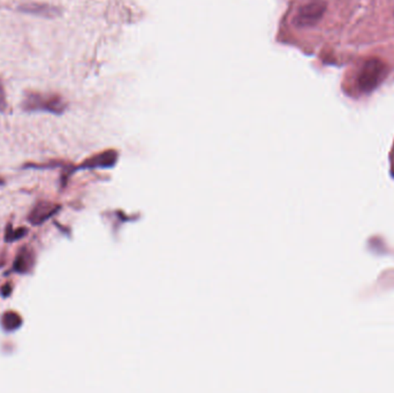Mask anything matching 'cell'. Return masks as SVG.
<instances>
[{
	"label": "cell",
	"instance_id": "3",
	"mask_svg": "<svg viewBox=\"0 0 394 393\" xmlns=\"http://www.w3.org/2000/svg\"><path fill=\"white\" fill-rule=\"evenodd\" d=\"M327 5L322 0H311L303 5L295 17V25L298 27H311L323 18Z\"/></svg>",
	"mask_w": 394,
	"mask_h": 393
},
{
	"label": "cell",
	"instance_id": "10",
	"mask_svg": "<svg viewBox=\"0 0 394 393\" xmlns=\"http://www.w3.org/2000/svg\"><path fill=\"white\" fill-rule=\"evenodd\" d=\"M6 110H8V96H6L4 83L0 78V112H5Z\"/></svg>",
	"mask_w": 394,
	"mask_h": 393
},
{
	"label": "cell",
	"instance_id": "7",
	"mask_svg": "<svg viewBox=\"0 0 394 393\" xmlns=\"http://www.w3.org/2000/svg\"><path fill=\"white\" fill-rule=\"evenodd\" d=\"M116 153L109 151V153H100L98 156L93 157L90 160H85L82 164L81 169H96V167H109L113 165L116 162Z\"/></svg>",
	"mask_w": 394,
	"mask_h": 393
},
{
	"label": "cell",
	"instance_id": "2",
	"mask_svg": "<svg viewBox=\"0 0 394 393\" xmlns=\"http://www.w3.org/2000/svg\"><path fill=\"white\" fill-rule=\"evenodd\" d=\"M387 76V66L380 59H369L363 65L358 78V85L363 92L375 90Z\"/></svg>",
	"mask_w": 394,
	"mask_h": 393
},
{
	"label": "cell",
	"instance_id": "6",
	"mask_svg": "<svg viewBox=\"0 0 394 393\" xmlns=\"http://www.w3.org/2000/svg\"><path fill=\"white\" fill-rule=\"evenodd\" d=\"M20 12H25L28 14L39 15V17H45V18H54L59 14L57 8L47 4H25L19 8Z\"/></svg>",
	"mask_w": 394,
	"mask_h": 393
},
{
	"label": "cell",
	"instance_id": "4",
	"mask_svg": "<svg viewBox=\"0 0 394 393\" xmlns=\"http://www.w3.org/2000/svg\"><path fill=\"white\" fill-rule=\"evenodd\" d=\"M61 209V206L56 203L49 202V201H41L37 203L32 211L29 213V223L32 225H41L50 220L54 213H57Z\"/></svg>",
	"mask_w": 394,
	"mask_h": 393
},
{
	"label": "cell",
	"instance_id": "5",
	"mask_svg": "<svg viewBox=\"0 0 394 393\" xmlns=\"http://www.w3.org/2000/svg\"><path fill=\"white\" fill-rule=\"evenodd\" d=\"M35 263V254L28 247L20 249L13 263V270L18 273H27L32 269Z\"/></svg>",
	"mask_w": 394,
	"mask_h": 393
},
{
	"label": "cell",
	"instance_id": "12",
	"mask_svg": "<svg viewBox=\"0 0 394 393\" xmlns=\"http://www.w3.org/2000/svg\"><path fill=\"white\" fill-rule=\"evenodd\" d=\"M3 184H4V179L0 177V186H3Z\"/></svg>",
	"mask_w": 394,
	"mask_h": 393
},
{
	"label": "cell",
	"instance_id": "11",
	"mask_svg": "<svg viewBox=\"0 0 394 393\" xmlns=\"http://www.w3.org/2000/svg\"><path fill=\"white\" fill-rule=\"evenodd\" d=\"M12 292V286L10 284H6L3 288H1V293L4 297H8V295H11Z\"/></svg>",
	"mask_w": 394,
	"mask_h": 393
},
{
	"label": "cell",
	"instance_id": "1",
	"mask_svg": "<svg viewBox=\"0 0 394 393\" xmlns=\"http://www.w3.org/2000/svg\"><path fill=\"white\" fill-rule=\"evenodd\" d=\"M23 110L28 112H49V114H61L67 107L64 98L57 94L50 92H29L22 102Z\"/></svg>",
	"mask_w": 394,
	"mask_h": 393
},
{
	"label": "cell",
	"instance_id": "8",
	"mask_svg": "<svg viewBox=\"0 0 394 393\" xmlns=\"http://www.w3.org/2000/svg\"><path fill=\"white\" fill-rule=\"evenodd\" d=\"M21 326L22 317L19 315L18 312H5L3 317H1V326L6 331H14V330H18Z\"/></svg>",
	"mask_w": 394,
	"mask_h": 393
},
{
	"label": "cell",
	"instance_id": "9",
	"mask_svg": "<svg viewBox=\"0 0 394 393\" xmlns=\"http://www.w3.org/2000/svg\"><path fill=\"white\" fill-rule=\"evenodd\" d=\"M27 233H28V230L25 227H20L18 230H14L10 224L6 227V232H5V241L6 242H14V241L22 239Z\"/></svg>",
	"mask_w": 394,
	"mask_h": 393
}]
</instances>
